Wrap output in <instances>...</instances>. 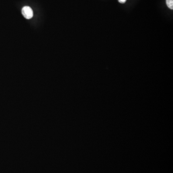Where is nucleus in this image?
<instances>
[{
  "instance_id": "nucleus-1",
  "label": "nucleus",
  "mask_w": 173,
  "mask_h": 173,
  "mask_svg": "<svg viewBox=\"0 0 173 173\" xmlns=\"http://www.w3.org/2000/svg\"><path fill=\"white\" fill-rule=\"evenodd\" d=\"M22 13L24 18L30 19L33 16V10L29 6H24L22 9Z\"/></svg>"
},
{
  "instance_id": "nucleus-3",
  "label": "nucleus",
  "mask_w": 173,
  "mask_h": 173,
  "mask_svg": "<svg viewBox=\"0 0 173 173\" xmlns=\"http://www.w3.org/2000/svg\"><path fill=\"white\" fill-rule=\"evenodd\" d=\"M126 1V0H118V2L121 4H124V3H125Z\"/></svg>"
},
{
  "instance_id": "nucleus-2",
  "label": "nucleus",
  "mask_w": 173,
  "mask_h": 173,
  "mask_svg": "<svg viewBox=\"0 0 173 173\" xmlns=\"http://www.w3.org/2000/svg\"><path fill=\"white\" fill-rule=\"evenodd\" d=\"M167 6L170 9H173V0H166Z\"/></svg>"
}]
</instances>
